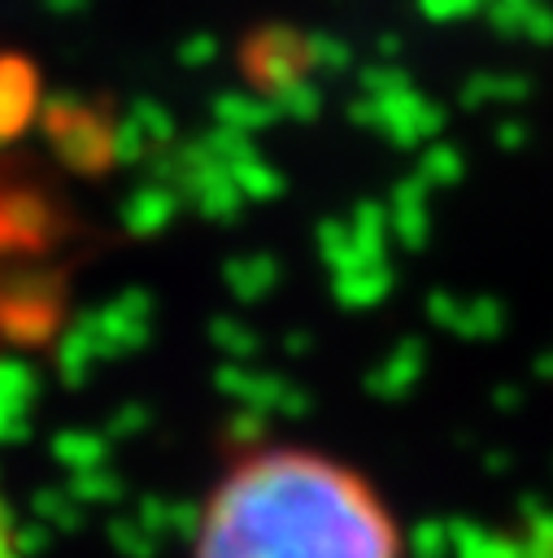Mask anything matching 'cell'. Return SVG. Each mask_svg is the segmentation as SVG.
I'll return each instance as SVG.
<instances>
[{
    "mask_svg": "<svg viewBox=\"0 0 553 558\" xmlns=\"http://www.w3.org/2000/svg\"><path fill=\"white\" fill-rule=\"evenodd\" d=\"M192 558H405V541L357 466L266 445L239 453L209 488Z\"/></svg>",
    "mask_w": 553,
    "mask_h": 558,
    "instance_id": "1",
    "label": "cell"
}]
</instances>
